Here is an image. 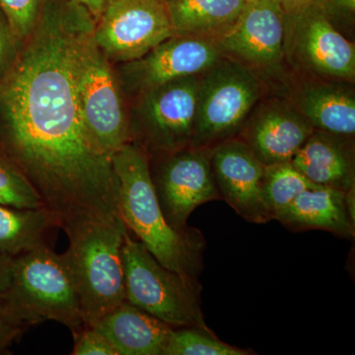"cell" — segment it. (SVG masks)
<instances>
[{"label": "cell", "instance_id": "20", "mask_svg": "<svg viewBox=\"0 0 355 355\" xmlns=\"http://www.w3.org/2000/svg\"><path fill=\"white\" fill-rule=\"evenodd\" d=\"M174 35L217 41L230 31L246 0H164Z\"/></svg>", "mask_w": 355, "mask_h": 355}, {"label": "cell", "instance_id": "1", "mask_svg": "<svg viewBox=\"0 0 355 355\" xmlns=\"http://www.w3.org/2000/svg\"><path fill=\"white\" fill-rule=\"evenodd\" d=\"M91 20L76 0H46L38 36L2 91L14 167L65 233L121 218L112 159L89 137L79 107L77 58Z\"/></svg>", "mask_w": 355, "mask_h": 355}, {"label": "cell", "instance_id": "18", "mask_svg": "<svg viewBox=\"0 0 355 355\" xmlns=\"http://www.w3.org/2000/svg\"><path fill=\"white\" fill-rule=\"evenodd\" d=\"M347 83L303 84L292 93L289 101L314 130L354 137L355 95Z\"/></svg>", "mask_w": 355, "mask_h": 355}, {"label": "cell", "instance_id": "16", "mask_svg": "<svg viewBox=\"0 0 355 355\" xmlns=\"http://www.w3.org/2000/svg\"><path fill=\"white\" fill-rule=\"evenodd\" d=\"M291 162L318 186L355 189L354 137L314 130Z\"/></svg>", "mask_w": 355, "mask_h": 355}, {"label": "cell", "instance_id": "25", "mask_svg": "<svg viewBox=\"0 0 355 355\" xmlns=\"http://www.w3.org/2000/svg\"><path fill=\"white\" fill-rule=\"evenodd\" d=\"M46 0H0V9L6 15L10 31L25 37L34 29Z\"/></svg>", "mask_w": 355, "mask_h": 355}, {"label": "cell", "instance_id": "22", "mask_svg": "<svg viewBox=\"0 0 355 355\" xmlns=\"http://www.w3.org/2000/svg\"><path fill=\"white\" fill-rule=\"evenodd\" d=\"M295 166L288 162L265 166L263 193L273 219L284 211L302 191L317 188Z\"/></svg>", "mask_w": 355, "mask_h": 355}, {"label": "cell", "instance_id": "6", "mask_svg": "<svg viewBox=\"0 0 355 355\" xmlns=\"http://www.w3.org/2000/svg\"><path fill=\"white\" fill-rule=\"evenodd\" d=\"M261 93L254 70L224 55L219 58L200 74L191 146L212 147L235 137Z\"/></svg>", "mask_w": 355, "mask_h": 355}, {"label": "cell", "instance_id": "2", "mask_svg": "<svg viewBox=\"0 0 355 355\" xmlns=\"http://www.w3.org/2000/svg\"><path fill=\"white\" fill-rule=\"evenodd\" d=\"M119 181V207L128 231L165 268L198 280L205 239L197 229L177 230L165 218L151 178L148 155L137 144H125L112 156Z\"/></svg>", "mask_w": 355, "mask_h": 355}, {"label": "cell", "instance_id": "27", "mask_svg": "<svg viewBox=\"0 0 355 355\" xmlns=\"http://www.w3.org/2000/svg\"><path fill=\"white\" fill-rule=\"evenodd\" d=\"M72 355H119L112 343L91 326L74 335Z\"/></svg>", "mask_w": 355, "mask_h": 355}, {"label": "cell", "instance_id": "28", "mask_svg": "<svg viewBox=\"0 0 355 355\" xmlns=\"http://www.w3.org/2000/svg\"><path fill=\"white\" fill-rule=\"evenodd\" d=\"M24 331V329L15 326L0 315V354L8 349Z\"/></svg>", "mask_w": 355, "mask_h": 355}, {"label": "cell", "instance_id": "11", "mask_svg": "<svg viewBox=\"0 0 355 355\" xmlns=\"http://www.w3.org/2000/svg\"><path fill=\"white\" fill-rule=\"evenodd\" d=\"M200 76L183 77L144 93V132L148 146L164 154L191 146Z\"/></svg>", "mask_w": 355, "mask_h": 355}, {"label": "cell", "instance_id": "8", "mask_svg": "<svg viewBox=\"0 0 355 355\" xmlns=\"http://www.w3.org/2000/svg\"><path fill=\"white\" fill-rule=\"evenodd\" d=\"M93 38L104 55L135 62L175 36L164 0H107Z\"/></svg>", "mask_w": 355, "mask_h": 355}, {"label": "cell", "instance_id": "7", "mask_svg": "<svg viewBox=\"0 0 355 355\" xmlns=\"http://www.w3.org/2000/svg\"><path fill=\"white\" fill-rule=\"evenodd\" d=\"M81 119L94 146L111 158L128 144L130 130L118 85L94 38L84 34L77 58Z\"/></svg>", "mask_w": 355, "mask_h": 355}, {"label": "cell", "instance_id": "32", "mask_svg": "<svg viewBox=\"0 0 355 355\" xmlns=\"http://www.w3.org/2000/svg\"><path fill=\"white\" fill-rule=\"evenodd\" d=\"M90 14L92 19L97 21L104 10L107 0H76Z\"/></svg>", "mask_w": 355, "mask_h": 355}, {"label": "cell", "instance_id": "19", "mask_svg": "<svg viewBox=\"0 0 355 355\" xmlns=\"http://www.w3.org/2000/svg\"><path fill=\"white\" fill-rule=\"evenodd\" d=\"M277 220L291 231L320 229L347 239H354L355 234L347 191L328 187L302 191Z\"/></svg>", "mask_w": 355, "mask_h": 355}, {"label": "cell", "instance_id": "17", "mask_svg": "<svg viewBox=\"0 0 355 355\" xmlns=\"http://www.w3.org/2000/svg\"><path fill=\"white\" fill-rule=\"evenodd\" d=\"M119 355H164L173 327L125 301L90 324Z\"/></svg>", "mask_w": 355, "mask_h": 355}, {"label": "cell", "instance_id": "10", "mask_svg": "<svg viewBox=\"0 0 355 355\" xmlns=\"http://www.w3.org/2000/svg\"><path fill=\"white\" fill-rule=\"evenodd\" d=\"M211 147L188 146L167 153L155 176L151 175L159 203L168 223L177 230L200 205L222 200L211 167Z\"/></svg>", "mask_w": 355, "mask_h": 355}, {"label": "cell", "instance_id": "9", "mask_svg": "<svg viewBox=\"0 0 355 355\" xmlns=\"http://www.w3.org/2000/svg\"><path fill=\"white\" fill-rule=\"evenodd\" d=\"M313 76L354 83L355 46L326 19L313 2L302 12L286 17L284 57Z\"/></svg>", "mask_w": 355, "mask_h": 355}, {"label": "cell", "instance_id": "4", "mask_svg": "<svg viewBox=\"0 0 355 355\" xmlns=\"http://www.w3.org/2000/svg\"><path fill=\"white\" fill-rule=\"evenodd\" d=\"M123 219L91 222L67 233L62 260L76 286L86 326L125 300Z\"/></svg>", "mask_w": 355, "mask_h": 355}, {"label": "cell", "instance_id": "29", "mask_svg": "<svg viewBox=\"0 0 355 355\" xmlns=\"http://www.w3.org/2000/svg\"><path fill=\"white\" fill-rule=\"evenodd\" d=\"M12 257L0 253V302L6 295L12 280Z\"/></svg>", "mask_w": 355, "mask_h": 355}, {"label": "cell", "instance_id": "3", "mask_svg": "<svg viewBox=\"0 0 355 355\" xmlns=\"http://www.w3.org/2000/svg\"><path fill=\"white\" fill-rule=\"evenodd\" d=\"M12 280L0 302V315L25 329L46 321L64 324L76 335L85 328L80 302L62 254L42 247L14 257Z\"/></svg>", "mask_w": 355, "mask_h": 355}, {"label": "cell", "instance_id": "26", "mask_svg": "<svg viewBox=\"0 0 355 355\" xmlns=\"http://www.w3.org/2000/svg\"><path fill=\"white\" fill-rule=\"evenodd\" d=\"M313 2L326 19L350 40L354 29L355 0H314Z\"/></svg>", "mask_w": 355, "mask_h": 355}, {"label": "cell", "instance_id": "5", "mask_svg": "<svg viewBox=\"0 0 355 355\" xmlns=\"http://www.w3.org/2000/svg\"><path fill=\"white\" fill-rule=\"evenodd\" d=\"M125 300L174 329L211 331L205 324L198 280L161 265L139 240L125 235L123 245Z\"/></svg>", "mask_w": 355, "mask_h": 355}, {"label": "cell", "instance_id": "14", "mask_svg": "<svg viewBox=\"0 0 355 355\" xmlns=\"http://www.w3.org/2000/svg\"><path fill=\"white\" fill-rule=\"evenodd\" d=\"M313 130L289 100L275 99L254 106L237 137L266 166L291 161Z\"/></svg>", "mask_w": 355, "mask_h": 355}, {"label": "cell", "instance_id": "15", "mask_svg": "<svg viewBox=\"0 0 355 355\" xmlns=\"http://www.w3.org/2000/svg\"><path fill=\"white\" fill-rule=\"evenodd\" d=\"M221 57L216 41L175 35L132 62L130 80L135 89L148 92L183 77L200 76Z\"/></svg>", "mask_w": 355, "mask_h": 355}, {"label": "cell", "instance_id": "31", "mask_svg": "<svg viewBox=\"0 0 355 355\" xmlns=\"http://www.w3.org/2000/svg\"><path fill=\"white\" fill-rule=\"evenodd\" d=\"M275 1L282 7L286 17H291L305 10L314 0H275Z\"/></svg>", "mask_w": 355, "mask_h": 355}, {"label": "cell", "instance_id": "12", "mask_svg": "<svg viewBox=\"0 0 355 355\" xmlns=\"http://www.w3.org/2000/svg\"><path fill=\"white\" fill-rule=\"evenodd\" d=\"M286 15L275 0L248 2L234 27L216 44L222 55L254 70L273 69L284 58Z\"/></svg>", "mask_w": 355, "mask_h": 355}, {"label": "cell", "instance_id": "24", "mask_svg": "<svg viewBox=\"0 0 355 355\" xmlns=\"http://www.w3.org/2000/svg\"><path fill=\"white\" fill-rule=\"evenodd\" d=\"M0 205L20 209L44 207L31 183L2 157H0Z\"/></svg>", "mask_w": 355, "mask_h": 355}, {"label": "cell", "instance_id": "33", "mask_svg": "<svg viewBox=\"0 0 355 355\" xmlns=\"http://www.w3.org/2000/svg\"><path fill=\"white\" fill-rule=\"evenodd\" d=\"M247 2H252V1H254V0H246Z\"/></svg>", "mask_w": 355, "mask_h": 355}, {"label": "cell", "instance_id": "21", "mask_svg": "<svg viewBox=\"0 0 355 355\" xmlns=\"http://www.w3.org/2000/svg\"><path fill=\"white\" fill-rule=\"evenodd\" d=\"M60 229L57 217L46 207L14 209L0 205V253L17 257L50 247L53 233Z\"/></svg>", "mask_w": 355, "mask_h": 355}, {"label": "cell", "instance_id": "13", "mask_svg": "<svg viewBox=\"0 0 355 355\" xmlns=\"http://www.w3.org/2000/svg\"><path fill=\"white\" fill-rule=\"evenodd\" d=\"M212 171L222 200L247 221L266 223L273 217L263 193L265 165L237 137L210 150Z\"/></svg>", "mask_w": 355, "mask_h": 355}, {"label": "cell", "instance_id": "23", "mask_svg": "<svg viewBox=\"0 0 355 355\" xmlns=\"http://www.w3.org/2000/svg\"><path fill=\"white\" fill-rule=\"evenodd\" d=\"M254 352L222 342L212 331L173 329L164 355H250Z\"/></svg>", "mask_w": 355, "mask_h": 355}, {"label": "cell", "instance_id": "30", "mask_svg": "<svg viewBox=\"0 0 355 355\" xmlns=\"http://www.w3.org/2000/svg\"><path fill=\"white\" fill-rule=\"evenodd\" d=\"M9 28L8 22H7L6 15L0 9V69L6 62L7 55L9 51Z\"/></svg>", "mask_w": 355, "mask_h": 355}]
</instances>
